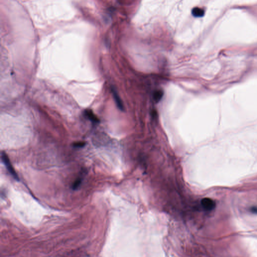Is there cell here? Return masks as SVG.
<instances>
[{"label":"cell","instance_id":"6da1fadb","mask_svg":"<svg viewBox=\"0 0 257 257\" xmlns=\"http://www.w3.org/2000/svg\"><path fill=\"white\" fill-rule=\"evenodd\" d=\"M2 158L3 160L4 163L6 166V168H7L9 172L11 173V174L13 176V177L16 180H19L18 176L17 175V173L15 171L14 169L13 168V166L12 165L10 160L9 159L8 156L7 155V154L4 152H3L2 153Z\"/></svg>","mask_w":257,"mask_h":257},{"label":"cell","instance_id":"7a4b0ae2","mask_svg":"<svg viewBox=\"0 0 257 257\" xmlns=\"http://www.w3.org/2000/svg\"><path fill=\"white\" fill-rule=\"evenodd\" d=\"M201 205L205 210L211 211L215 207V202L209 198H204L201 201Z\"/></svg>","mask_w":257,"mask_h":257},{"label":"cell","instance_id":"3957f363","mask_svg":"<svg viewBox=\"0 0 257 257\" xmlns=\"http://www.w3.org/2000/svg\"><path fill=\"white\" fill-rule=\"evenodd\" d=\"M112 92H113L114 98V100H115L118 107L121 110H124V106H123V103L121 102V99L120 98L117 92H116V90L114 89H112Z\"/></svg>","mask_w":257,"mask_h":257},{"label":"cell","instance_id":"277c9868","mask_svg":"<svg viewBox=\"0 0 257 257\" xmlns=\"http://www.w3.org/2000/svg\"><path fill=\"white\" fill-rule=\"evenodd\" d=\"M85 114L88 119L90 120L92 122L95 123H98L100 122V120L93 113L92 110H85Z\"/></svg>","mask_w":257,"mask_h":257},{"label":"cell","instance_id":"5b68a950","mask_svg":"<svg viewBox=\"0 0 257 257\" xmlns=\"http://www.w3.org/2000/svg\"><path fill=\"white\" fill-rule=\"evenodd\" d=\"M192 15L195 17H201L205 15V11L200 8H194L191 11Z\"/></svg>","mask_w":257,"mask_h":257},{"label":"cell","instance_id":"8992f818","mask_svg":"<svg viewBox=\"0 0 257 257\" xmlns=\"http://www.w3.org/2000/svg\"><path fill=\"white\" fill-rule=\"evenodd\" d=\"M163 96V92L160 90H157L154 92L153 93V98H154V100L156 102H159L162 98Z\"/></svg>","mask_w":257,"mask_h":257},{"label":"cell","instance_id":"52a82bcc","mask_svg":"<svg viewBox=\"0 0 257 257\" xmlns=\"http://www.w3.org/2000/svg\"><path fill=\"white\" fill-rule=\"evenodd\" d=\"M81 183V178H79L76 180L75 182H74V184L72 185V188L74 189H76L79 186V185Z\"/></svg>","mask_w":257,"mask_h":257},{"label":"cell","instance_id":"ba28073f","mask_svg":"<svg viewBox=\"0 0 257 257\" xmlns=\"http://www.w3.org/2000/svg\"><path fill=\"white\" fill-rule=\"evenodd\" d=\"M85 142H75L73 144V146L74 147H76V148H81V147H83L85 146Z\"/></svg>","mask_w":257,"mask_h":257},{"label":"cell","instance_id":"9c48e42d","mask_svg":"<svg viewBox=\"0 0 257 257\" xmlns=\"http://www.w3.org/2000/svg\"><path fill=\"white\" fill-rule=\"evenodd\" d=\"M252 211L254 213H257V208H252Z\"/></svg>","mask_w":257,"mask_h":257}]
</instances>
